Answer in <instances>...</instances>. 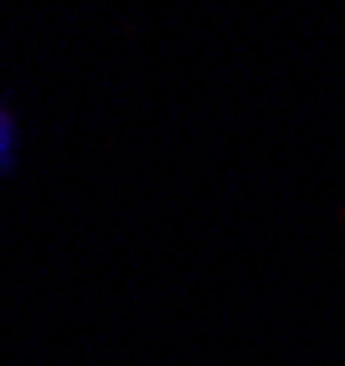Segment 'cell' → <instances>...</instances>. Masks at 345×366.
<instances>
[{
	"label": "cell",
	"instance_id": "1",
	"mask_svg": "<svg viewBox=\"0 0 345 366\" xmlns=\"http://www.w3.org/2000/svg\"><path fill=\"white\" fill-rule=\"evenodd\" d=\"M6 155H11V119L0 114V160H6Z\"/></svg>",
	"mask_w": 345,
	"mask_h": 366
}]
</instances>
